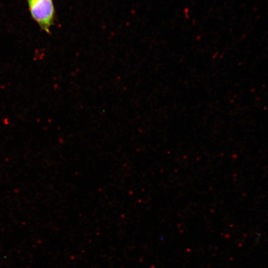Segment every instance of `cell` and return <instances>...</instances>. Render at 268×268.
Here are the masks:
<instances>
[{"label":"cell","instance_id":"1","mask_svg":"<svg viewBox=\"0 0 268 268\" xmlns=\"http://www.w3.org/2000/svg\"><path fill=\"white\" fill-rule=\"evenodd\" d=\"M32 18L46 33L50 34L54 25L56 11L53 0H26Z\"/></svg>","mask_w":268,"mask_h":268}]
</instances>
